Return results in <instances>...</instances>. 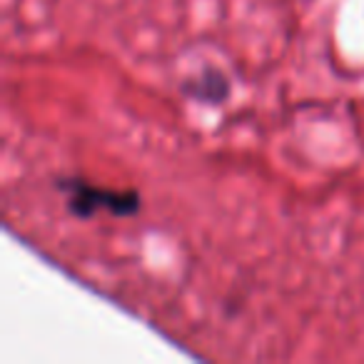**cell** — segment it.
Listing matches in <instances>:
<instances>
[{
	"label": "cell",
	"mask_w": 364,
	"mask_h": 364,
	"mask_svg": "<svg viewBox=\"0 0 364 364\" xmlns=\"http://www.w3.org/2000/svg\"><path fill=\"white\" fill-rule=\"evenodd\" d=\"M58 188L70 195L68 208L77 218H92L100 210H107L115 218H130L140 210V195L135 190L92 188L82 180H58Z\"/></svg>",
	"instance_id": "6da1fadb"
},
{
	"label": "cell",
	"mask_w": 364,
	"mask_h": 364,
	"mask_svg": "<svg viewBox=\"0 0 364 364\" xmlns=\"http://www.w3.org/2000/svg\"><path fill=\"white\" fill-rule=\"evenodd\" d=\"M182 90L188 92L190 97L200 102H208V105H220V102L228 100L230 95V80L225 73L215 70V68H205L198 77L188 80L182 85Z\"/></svg>",
	"instance_id": "7a4b0ae2"
}]
</instances>
